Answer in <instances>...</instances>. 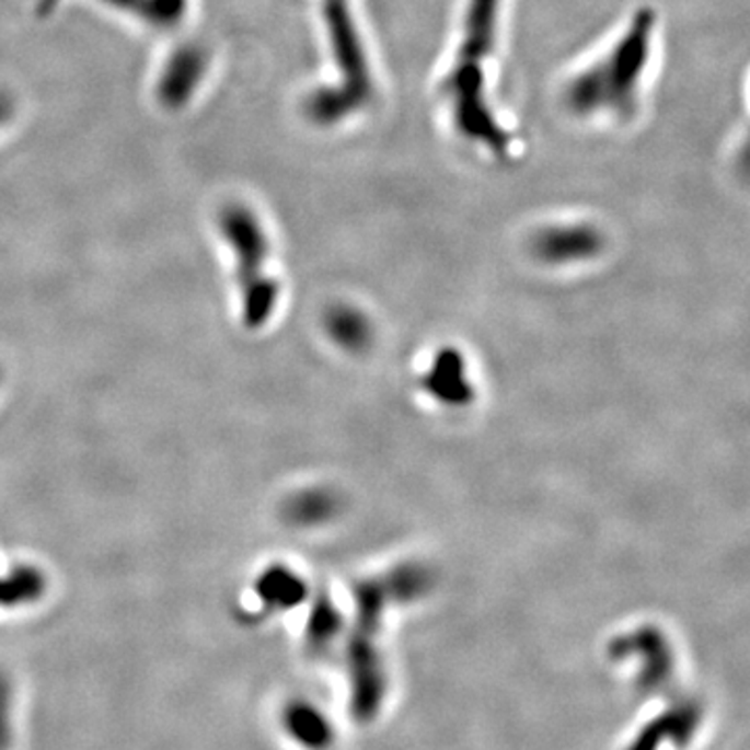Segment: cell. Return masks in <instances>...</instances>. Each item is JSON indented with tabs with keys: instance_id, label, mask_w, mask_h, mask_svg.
Segmentation results:
<instances>
[{
	"instance_id": "obj_1",
	"label": "cell",
	"mask_w": 750,
	"mask_h": 750,
	"mask_svg": "<svg viewBox=\"0 0 750 750\" xmlns=\"http://www.w3.org/2000/svg\"><path fill=\"white\" fill-rule=\"evenodd\" d=\"M500 0H472L465 20L463 43L452 65L442 92L449 99L454 126L472 142H480L496 157L509 149V134L494 119L484 96V61L488 59L496 38Z\"/></svg>"
},
{
	"instance_id": "obj_2",
	"label": "cell",
	"mask_w": 750,
	"mask_h": 750,
	"mask_svg": "<svg viewBox=\"0 0 750 750\" xmlns=\"http://www.w3.org/2000/svg\"><path fill=\"white\" fill-rule=\"evenodd\" d=\"M655 25V11L648 7L638 9L613 50L569 82L565 90L567 107L578 115L607 111L632 117L638 105V90L650 57Z\"/></svg>"
},
{
	"instance_id": "obj_3",
	"label": "cell",
	"mask_w": 750,
	"mask_h": 750,
	"mask_svg": "<svg viewBox=\"0 0 750 750\" xmlns=\"http://www.w3.org/2000/svg\"><path fill=\"white\" fill-rule=\"evenodd\" d=\"M323 18L327 23L330 41H332L336 64L343 73V82L341 86L325 88L315 92L307 103V113L318 124L327 126L365 107L371 101L373 84H371L361 38L353 20L350 2L323 0Z\"/></svg>"
},
{
	"instance_id": "obj_4",
	"label": "cell",
	"mask_w": 750,
	"mask_h": 750,
	"mask_svg": "<svg viewBox=\"0 0 750 750\" xmlns=\"http://www.w3.org/2000/svg\"><path fill=\"white\" fill-rule=\"evenodd\" d=\"M221 228L238 257L242 322L251 330H258L269 322L279 297L278 281L265 272L269 242L255 215L242 207H230L221 215Z\"/></svg>"
},
{
	"instance_id": "obj_5",
	"label": "cell",
	"mask_w": 750,
	"mask_h": 750,
	"mask_svg": "<svg viewBox=\"0 0 750 750\" xmlns=\"http://www.w3.org/2000/svg\"><path fill=\"white\" fill-rule=\"evenodd\" d=\"M382 613L384 609L376 602H357V622L348 643V671L350 707L359 722L373 719L384 696V671L376 646Z\"/></svg>"
},
{
	"instance_id": "obj_6",
	"label": "cell",
	"mask_w": 750,
	"mask_h": 750,
	"mask_svg": "<svg viewBox=\"0 0 750 750\" xmlns=\"http://www.w3.org/2000/svg\"><path fill=\"white\" fill-rule=\"evenodd\" d=\"M609 655L613 659H627L632 655H638L643 659L638 682L648 692L664 688L673 673L671 646L657 627H641L630 636L615 638L609 646Z\"/></svg>"
},
{
	"instance_id": "obj_7",
	"label": "cell",
	"mask_w": 750,
	"mask_h": 750,
	"mask_svg": "<svg viewBox=\"0 0 750 750\" xmlns=\"http://www.w3.org/2000/svg\"><path fill=\"white\" fill-rule=\"evenodd\" d=\"M604 246V238L590 223H563L544 228L534 238V253L540 261L563 265L597 257Z\"/></svg>"
},
{
	"instance_id": "obj_8",
	"label": "cell",
	"mask_w": 750,
	"mask_h": 750,
	"mask_svg": "<svg viewBox=\"0 0 750 750\" xmlns=\"http://www.w3.org/2000/svg\"><path fill=\"white\" fill-rule=\"evenodd\" d=\"M424 386L429 394L450 407H461L472 401V386L468 380V367L454 348H442L431 361Z\"/></svg>"
},
{
	"instance_id": "obj_9",
	"label": "cell",
	"mask_w": 750,
	"mask_h": 750,
	"mask_svg": "<svg viewBox=\"0 0 750 750\" xmlns=\"http://www.w3.org/2000/svg\"><path fill=\"white\" fill-rule=\"evenodd\" d=\"M281 728L286 736L304 750H327L334 742L330 719L309 701H292L281 708Z\"/></svg>"
},
{
	"instance_id": "obj_10",
	"label": "cell",
	"mask_w": 750,
	"mask_h": 750,
	"mask_svg": "<svg viewBox=\"0 0 750 750\" xmlns=\"http://www.w3.org/2000/svg\"><path fill=\"white\" fill-rule=\"evenodd\" d=\"M701 722V711L694 703H680L664 713L657 722L648 724L630 750H659L665 738L682 747L694 736Z\"/></svg>"
},
{
	"instance_id": "obj_11",
	"label": "cell",
	"mask_w": 750,
	"mask_h": 750,
	"mask_svg": "<svg viewBox=\"0 0 750 750\" xmlns=\"http://www.w3.org/2000/svg\"><path fill=\"white\" fill-rule=\"evenodd\" d=\"M257 595L269 611H288L307 599V584L288 567L272 565L258 576Z\"/></svg>"
},
{
	"instance_id": "obj_12",
	"label": "cell",
	"mask_w": 750,
	"mask_h": 750,
	"mask_svg": "<svg viewBox=\"0 0 750 750\" xmlns=\"http://www.w3.org/2000/svg\"><path fill=\"white\" fill-rule=\"evenodd\" d=\"M338 511V498L327 488H307L284 503V517L292 526L315 528L330 521Z\"/></svg>"
},
{
	"instance_id": "obj_13",
	"label": "cell",
	"mask_w": 750,
	"mask_h": 750,
	"mask_svg": "<svg viewBox=\"0 0 750 750\" xmlns=\"http://www.w3.org/2000/svg\"><path fill=\"white\" fill-rule=\"evenodd\" d=\"M325 332L346 350H365L371 341V323L364 313L348 304H336L325 313Z\"/></svg>"
},
{
	"instance_id": "obj_14",
	"label": "cell",
	"mask_w": 750,
	"mask_h": 750,
	"mask_svg": "<svg viewBox=\"0 0 750 750\" xmlns=\"http://www.w3.org/2000/svg\"><path fill=\"white\" fill-rule=\"evenodd\" d=\"M205 67L203 55L196 48H182L170 64V71H165V78L161 82V99L165 105L177 107L186 101V96L196 86V80L200 78V71Z\"/></svg>"
},
{
	"instance_id": "obj_15",
	"label": "cell",
	"mask_w": 750,
	"mask_h": 750,
	"mask_svg": "<svg viewBox=\"0 0 750 750\" xmlns=\"http://www.w3.org/2000/svg\"><path fill=\"white\" fill-rule=\"evenodd\" d=\"M46 592V578L43 572L22 565L7 576H0V607L11 609V607H23L32 604L38 599H43Z\"/></svg>"
},
{
	"instance_id": "obj_16",
	"label": "cell",
	"mask_w": 750,
	"mask_h": 750,
	"mask_svg": "<svg viewBox=\"0 0 750 750\" xmlns=\"http://www.w3.org/2000/svg\"><path fill=\"white\" fill-rule=\"evenodd\" d=\"M343 630V615L338 607L327 599L320 597L313 602L307 622V643L313 650H323L338 638Z\"/></svg>"
},
{
	"instance_id": "obj_17",
	"label": "cell",
	"mask_w": 750,
	"mask_h": 750,
	"mask_svg": "<svg viewBox=\"0 0 750 750\" xmlns=\"http://www.w3.org/2000/svg\"><path fill=\"white\" fill-rule=\"evenodd\" d=\"M13 711H15L13 682L4 671H0V750H9L13 747V738H15Z\"/></svg>"
}]
</instances>
